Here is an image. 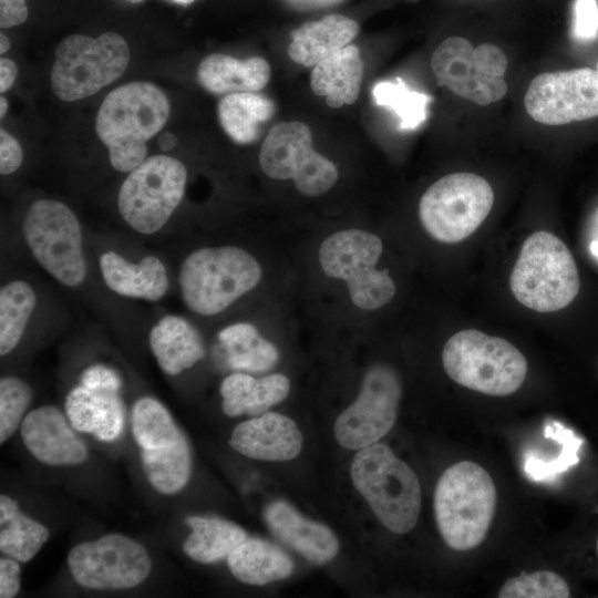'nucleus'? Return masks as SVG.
I'll list each match as a JSON object with an SVG mask.
<instances>
[{
    "label": "nucleus",
    "instance_id": "2eb2a0df",
    "mask_svg": "<svg viewBox=\"0 0 598 598\" xmlns=\"http://www.w3.org/2000/svg\"><path fill=\"white\" fill-rule=\"evenodd\" d=\"M401 396L398 373L386 364L371 367L358 398L334 422L333 432L339 444L360 450L379 442L396 422Z\"/></svg>",
    "mask_w": 598,
    "mask_h": 598
},
{
    "label": "nucleus",
    "instance_id": "4c0bfd02",
    "mask_svg": "<svg viewBox=\"0 0 598 598\" xmlns=\"http://www.w3.org/2000/svg\"><path fill=\"white\" fill-rule=\"evenodd\" d=\"M574 35L581 41H591L598 35L597 0H576L574 6Z\"/></svg>",
    "mask_w": 598,
    "mask_h": 598
},
{
    "label": "nucleus",
    "instance_id": "bb28decb",
    "mask_svg": "<svg viewBox=\"0 0 598 598\" xmlns=\"http://www.w3.org/2000/svg\"><path fill=\"white\" fill-rule=\"evenodd\" d=\"M230 573L239 581L262 586L289 577L290 557L278 546L259 538H246L227 557Z\"/></svg>",
    "mask_w": 598,
    "mask_h": 598
},
{
    "label": "nucleus",
    "instance_id": "79ce46f5",
    "mask_svg": "<svg viewBox=\"0 0 598 598\" xmlns=\"http://www.w3.org/2000/svg\"><path fill=\"white\" fill-rule=\"evenodd\" d=\"M28 18L24 0H0V27L11 28L23 23Z\"/></svg>",
    "mask_w": 598,
    "mask_h": 598
},
{
    "label": "nucleus",
    "instance_id": "c03bdc74",
    "mask_svg": "<svg viewBox=\"0 0 598 598\" xmlns=\"http://www.w3.org/2000/svg\"><path fill=\"white\" fill-rule=\"evenodd\" d=\"M177 138L172 133H164L158 138V146L163 151H171L176 145Z\"/></svg>",
    "mask_w": 598,
    "mask_h": 598
},
{
    "label": "nucleus",
    "instance_id": "4468645a",
    "mask_svg": "<svg viewBox=\"0 0 598 598\" xmlns=\"http://www.w3.org/2000/svg\"><path fill=\"white\" fill-rule=\"evenodd\" d=\"M68 565L80 586L96 590L136 587L152 570L145 547L121 534L78 544L68 555Z\"/></svg>",
    "mask_w": 598,
    "mask_h": 598
},
{
    "label": "nucleus",
    "instance_id": "cd10ccee",
    "mask_svg": "<svg viewBox=\"0 0 598 598\" xmlns=\"http://www.w3.org/2000/svg\"><path fill=\"white\" fill-rule=\"evenodd\" d=\"M186 524L192 533L185 539L183 550L190 559L200 564L227 559L247 538L243 528L219 517L189 516Z\"/></svg>",
    "mask_w": 598,
    "mask_h": 598
},
{
    "label": "nucleus",
    "instance_id": "de8ad7c7",
    "mask_svg": "<svg viewBox=\"0 0 598 598\" xmlns=\"http://www.w3.org/2000/svg\"><path fill=\"white\" fill-rule=\"evenodd\" d=\"M176 4H182V6H187L189 3H192L194 0H169Z\"/></svg>",
    "mask_w": 598,
    "mask_h": 598
},
{
    "label": "nucleus",
    "instance_id": "a19ab883",
    "mask_svg": "<svg viewBox=\"0 0 598 598\" xmlns=\"http://www.w3.org/2000/svg\"><path fill=\"white\" fill-rule=\"evenodd\" d=\"M21 568L17 559L8 557L0 559V597L12 598L21 587Z\"/></svg>",
    "mask_w": 598,
    "mask_h": 598
},
{
    "label": "nucleus",
    "instance_id": "603ef678",
    "mask_svg": "<svg viewBox=\"0 0 598 598\" xmlns=\"http://www.w3.org/2000/svg\"><path fill=\"white\" fill-rule=\"evenodd\" d=\"M596 69L598 70V62H597Z\"/></svg>",
    "mask_w": 598,
    "mask_h": 598
},
{
    "label": "nucleus",
    "instance_id": "1a4fd4ad",
    "mask_svg": "<svg viewBox=\"0 0 598 598\" xmlns=\"http://www.w3.org/2000/svg\"><path fill=\"white\" fill-rule=\"evenodd\" d=\"M493 203L494 193L485 178L473 173H454L425 190L419 203V217L433 239L455 244L481 226Z\"/></svg>",
    "mask_w": 598,
    "mask_h": 598
},
{
    "label": "nucleus",
    "instance_id": "412c9836",
    "mask_svg": "<svg viewBox=\"0 0 598 598\" xmlns=\"http://www.w3.org/2000/svg\"><path fill=\"white\" fill-rule=\"evenodd\" d=\"M100 269L106 286L124 297L157 301L168 289L166 268L155 256L134 264L111 250L101 255Z\"/></svg>",
    "mask_w": 598,
    "mask_h": 598
},
{
    "label": "nucleus",
    "instance_id": "f03ea898",
    "mask_svg": "<svg viewBox=\"0 0 598 598\" xmlns=\"http://www.w3.org/2000/svg\"><path fill=\"white\" fill-rule=\"evenodd\" d=\"M497 494L488 472L461 461L441 475L434 492V515L444 543L454 550L480 546L492 525Z\"/></svg>",
    "mask_w": 598,
    "mask_h": 598
},
{
    "label": "nucleus",
    "instance_id": "dca6fc26",
    "mask_svg": "<svg viewBox=\"0 0 598 598\" xmlns=\"http://www.w3.org/2000/svg\"><path fill=\"white\" fill-rule=\"evenodd\" d=\"M528 115L546 125L598 116V70L581 68L535 76L524 97Z\"/></svg>",
    "mask_w": 598,
    "mask_h": 598
},
{
    "label": "nucleus",
    "instance_id": "39448f33",
    "mask_svg": "<svg viewBox=\"0 0 598 598\" xmlns=\"http://www.w3.org/2000/svg\"><path fill=\"white\" fill-rule=\"evenodd\" d=\"M514 297L538 312H554L577 297L580 279L576 261L556 235L539 230L524 241L509 279Z\"/></svg>",
    "mask_w": 598,
    "mask_h": 598
},
{
    "label": "nucleus",
    "instance_id": "6e6552de",
    "mask_svg": "<svg viewBox=\"0 0 598 598\" xmlns=\"http://www.w3.org/2000/svg\"><path fill=\"white\" fill-rule=\"evenodd\" d=\"M128 61L127 43L115 32H104L97 38L69 35L55 49L52 90L68 102L91 96L116 81Z\"/></svg>",
    "mask_w": 598,
    "mask_h": 598
},
{
    "label": "nucleus",
    "instance_id": "0eeeda50",
    "mask_svg": "<svg viewBox=\"0 0 598 598\" xmlns=\"http://www.w3.org/2000/svg\"><path fill=\"white\" fill-rule=\"evenodd\" d=\"M382 251L379 236L349 228L328 236L318 257L326 276L347 283L353 305L371 311L390 302L396 291L389 271L375 268Z\"/></svg>",
    "mask_w": 598,
    "mask_h": 598
},
{
    "label": "nucleus",
    "instance_id": "f3484780",
    "mask_svg": "<svg viewBox=\"0 0 598 598\" xmlns=\"http://www.w3.org/2000/svg\"><path fill=\"white\" fill-rule=\"evenodd\" d=\"M62 412L44 405L29 412L21 423V439L40 463L50 466L78 465L89 455Z\"/></svg>",
    "mask_w": 598,
    "mask_h": 598
},
{
    "label": "nucleus",
    "instance_id": "8fccbe9b",
    "mask_svg": "<svg viewBox=\"0 0 598 598\" xmlns=\"http://www.w3.org/2000/svg\"><path fill=\"white\" fill-rule=\"evenodd\" d=\"M596 554H597V557H598V535L596 537Z\"/></svg>",
    "mask_w": 598,
    "mask_h": 598
},
{
    "label": "nucleus",
    "instance_id": "7c9ffc66",
    "mask_svg": "<svg viewBox=\"0 0 598 598\" xmlns=\"http://www.w3.org/2000/svg\"><path fill=\"white\" fill-rule=\"evenodd\" d=\"M49 536V529L23 515L14 499L0 496V549L4 555L21 563L29 561Z\"/></svg>",
    "mask_w": 598,
    "mask_h": 598
},
{
    "label": "nucleus",
    "instance_id": "6ab92c4d",
    "mask_svg": "<svg viewBox=\"0 0 598 598\" xmlns=\"http://www.w3.org/2000/svg\"><path fill=\"white\" fill-rule=\"evenodd\" d=\"M270 532L315 565L331 561L339 542L327 526L309 520L283 501L270 503L264 512Z\"/></svg>",
    "mask_w": 598,
    "mask_h": 598
},
{
    "label": "nucleus",
    "instance_id": "49530a36",
    "mask_svg": "<svg viewBox=\"0 0 598 598\" xmlns=\"http://www.w3.org/2000/svg\"><path fill=\"white\" fill-rule=\"evenodd\" d=\"M0 105H1V107H0V116L2 118L4 116L7 110H8V101H7L6 97H3V96L0 97Z\"/></svg>",
    "mask_w": 598,
    "mask_h": 598
},
{
    "label": "nucleus",
    "instance_id": "2f4dec72",
    "mask_svg": "<svg viewBox=\"0 0 598 598\" xmlns=\"http://www.w3.org/2000/svg\"><path fill=\"white\" fill-rule=\"evenodd\" d=\"M145 475L161 494L173 495L187 484L192 473V455L187 439L152 451H141Z\"/></svg>",
    "mask_w": 598,
    "mask_h": 598
},
{
    "label": "nucleus",
    "instance_id": "20e7f679",
    "mask_svg": "<svg viewBox=\"0 0 598 598\" xmlns=\"http://www.w3.org/2000/svg\"><path fill=\"white\" fill-rule=\"evenodd\" d=\"M261 276L259 262L239 247L199 248L181 266L182 298L193 312L214 316L252 290Z\"/></svg>",
    "mask_w": 598,
    "mask_h": 598
},
{
    "label": "nucleus",
    "instance_id": "a878e982",
    "mask_svg": "<svg viewBox=\"0 0 598 598\" xmlns=\"http://www.w3.org/2000/svg\"><path fill=\"white\" fill-rule=\"evenodd\" d=\"M148 341L158 365L168 375L192 368L206 353L196 329L177 316L162 318L152 328Z\"/></svg>",
    "mask_w": 598,
    "mask_h": 598
},
{
    "label": "nucleus",
    "instance_id": "f257e3e1",
    "mask_svg": "<svg viewBox=\"0 0 598 598\" xmlns=\"http://www.w3.org/2000/svg\"><path fill=\"white\" fill-rule=\"evenodd\" d=\"M169 110L166 94L150 82L126 83L105 96L95 131L116 171L131 172L145 159L146 142L163 128Z\"/></svg>",
    "mask_w": 598,
    "mask_h": 598
},
{
    "label": "nucleus",
    "instance_id": "c9c22d12",
    "mask_svg": "<svg viewBox=\"0 0 598 598\" xmlns=\"http://www.w3.org/2000/svg\"><path fill=\"white\" fill-rule=\"evenodd\" d=\"M499 598H568L567 581L550 570H537L507 579L501 587Z\"/></svg>",
    "mask_w": 598,
    "mask_h": 598
},
{
    "label": "nucleus",
    "instance_id": "4be33fe9",
    "mask_svg": "<svg viewBox=\"0 0 598 598\" xmlns=\"http://www.w3.org/2000/svg\"><path fill=\"white\" fill-rule=\"evenodd\" d=\"M270 80V66L259 56L238 60L230 55H207L197 69V81L207 92L221 95L255 93Z\"/></svg>",
    "mask_w": 598,
    "mask_h": 598
},
{
    "label": "nucleus",
    "instance_id": "5701e85b",
    "mask_svg": "<svg viewBox=\"0 0 598 598\" xmlns=\"http://www.w3.org/2000/svg\"><path fill=\"white\" fill-rule=\"evenodd\" d=\"M358 32V23L342 14H329L306 22L291 32L289 58L303 66H315L348 45Z\"/></svg>",
    "mask_w": 598,
    "mask_h": 598
},
{
    "label": "nucleus",
    "instance_id": "423d86ee",
    "mask_svg": "<svg viewBox=\"0 0 598 598\" xmlns=\"http://www.w3.org/2000/svg\"><path fill=\"white\" fill-rule=\"evenodd\" d=\"M442 362L454 382L493 396L516 392L528 370L526 358L513 343L474 329L462 330L446 341Z\"/></svg>",
    "mask_w": 598,
    "mask_h": 598
},
{
    "label": "nucleus",
    "instance_id": "c756f323",
    "mask_svg": "<svg viewBox=\"0 0 598 598\" xmlns=\"http://www.w3.org/2000/svg\"><path fill=\"white\" fill-rule=\"evenodd\" d=\"M218 339L227 353V364L234 370L266 372L279 360L276 346L250 323L230 324L218 332Z\"/></svg>",
    "mask_w": 598,
    "mask_h": 598
},
{
    "label": "nucleus",
    "instance_id": "3c124183",
    "mask_svg": "<svg viewBox=\"0 0 598 598\" xmlns=\"http://www.w3.org/2000/svg\"><path fill=\"white\" fill-rule=\"evenodd\" d=\"M128 1H131V2H140L142 0H128Z\"/></svg>",
    "mask_w": 598,
    "mask_h": 598
},
{
    "label": "nucleus",
    "instance_id": "ddd939ff",
    "mask_svg": "<svg viewBox=\"0 0 598 598\" xmlns=\"http://www.w3.org/2000/svg\"><path fill=\"white\" fill-rule=\"evenodd\" d=\"M262 172L274 179H292L305 196H320L338 181L336 165L313 150L310 128L302 122L271 127L259 153Z\"/></svg>",
    "mask_w": 598,
    "mask_h": 598
},
{
    "label": "nucleus",
    "instance_id": "f704fd0d",
    "mask_svg": "<svg viewBox=\"0 0 598 598\" xmlns=\"http://www.w3.org/2000/svg\"><path fill=\"white\" fill-rule=\"evenodd\" d=\"M372 96L378 105L396 114L401 130L419 127L426 118V106L431 100L424 93L410 90L400 78L378 82L372 89Z\"/></svg>",
    "mask_w": 598,
    "mask_h": 598
},
{
    "label": "nucleus",
    "instance_id": "f8f14e48",
    "mask_svg": "<svg viewBox=\"0 0 598 598\" xmlns=\"http://www.w3.org/2000/svg\"><path fill=\"white\" fill-rule=\"evenodd\" d=\"M431 68L439 85L478 105L497 102L507 92V59L492 43L474 48L464 38H447L433 52Z\"/></svg>",
    "mask_w": 598,
    "mask_h": 598
},
{
    "label": "nucleus",
    "instance_id": "9d476101",
    "mask_svg": "<svg viewBox=\"0 0 598 598\" xmlns=\"http://www.w3.org/2000/svg\"><path fill=\"white\" fill-rule=\"evenodd\" d=\"M187 172L182 162L167 155L145 158L123 182L117 197L118 212L136 231H158L179 205Z\"/></svg>",
    "mask_w": 598,
    "mask_h": 598
},
{
    "label": "nucleus",
    "instance_id": "c85d7f7f",
    "mask_svg": "<svg viewBox=\"0 0 598 598\" xmlns=\"http://www.w3.org/2000/svg\"><path fill=\"white\" fill-rule=\"evenodd\" d=\"M276 112L274 102L256 93H231L218 103V121L226 134L238 144L255 142Z\"/></svg>",
    "mask_w": 598,
    "mask_h": 598
},
{
    "label": "nucleus",
    "instance_id": "b1692460",
    "mask_svg": "<svg viewBox=\"0 0 598 598\" xmlns=\"http://www.w3.org/2000/svg\"><path fill=\"white\" fill-rule=\"evenodd\" d=\"M362 76L359 49L348 44L313 66L310 86L316 95L326 97L330 107L337 109L358 100Z\"/></svg>",
    "mask_w": 598,
    "mask_h": 598
},
{
    "label": "nucleus",
    "instance_id": "393cba45",
    "mask_svg": "<svg viewBox=\"0 0 598 598\" xmlns=\"http://www.w3.org/2000/svg\"><path fill=\"white\" fill-rule=\"evenodd\" d=\"M289 391V379L280 373L256 379L248 373L234 372L226 377L219 386L221 408L228 416L262 414L272 405L282 402Z\"/></svg>",
    "mask_w": 598,
    "mask_h": 598
},
{
    "label": "nucleus",
    "instance_id": "a211bd4d",
    "mask_svg": "<svg viewBox=\"0 0 598 598\" xmlns=\"http://www.w3.org/2000/svg\"><path fill=\"white\" fill-rule=\"evenodd\" d=\"M229 445L241 455L260 461H289L302 447V435L290 417L265 412L238 424Z\"/></svg>",
    "mask_w": 598,
    "mask_h": 598
},
{
    "label": "nucleus",
    "instance_id": "58836bf2",
    "mask_svg": "<svg viewBox=\"0 0 598 598\" xmlns=\"http://www.w3.org/2000/svg\"><path fill=\"white\" fill-rule=\"evenodd\" d=\"M81 384L89 389L118 392L121 379L114 370L105 365L95 364L84 370Z\"/></svg>",
    "mask_w": 598,
    "mask_h": 598
},
{
    "label": "nucleus",
    "instance_id": "a18cd8bd",
    "mask_svg": "<svg viewBox=\"0 0 598 598\" xmlns=\"http://www.w3.org/2000/svg\"><path fill=\"white\" fill-rule=\"evenodd\" d=\"M10 48V40L8 37L1 32L0 33V52L1 54L6 53L8 49Z\"/></svg>",
    "mask_w": 598,
    "mask_h": 598
},
{
    "label": "nucleus",
    "instance_id": "72a5a7b5",
    "mask_svg": "<svg viewBox=\"0 0 598 598\" xmlns=\"http://www.w3.org/2000/svg\"><path fill=\"white\" fill-rule=\"evenodd\" d=\"M37 302L32 287L14 280L0 290V354L10 353L19 343Z\"/></svg>",
    "mask_w": 598,
    "mask_h": 598
},
{
    "label": "nucleus",
    "instance_id": "aec40b11",
    "mask_svg": "<svg viewBox=\"0 0 598 598\" xmlns=\"http://www.w3.org/2000/svg\"><path fill=\"white\" fill-rule=\"evenodd\" d=\"M65 412L73 429L100 441L111 442L124 426V411L117 392L79 385L65 399Z\"/></svg>",
    "mask_w": 598,
    "mask_h": 598
},
{
    "label": "nucleus",
    "instance_id": "473e14b6",
    "mask_svg": "<svg viewBox=\"0 0 598 598\" xmlns=\"http://www.w3.org/2000/svg\"><path fill=\"white\" fill-rule=\"evenodd\" d=\"M131 424L141 451L161 450L186 437L168 410L148 396L137 400L133 405Z\"/></svg>",
    "mask_w": 598,
    "mask_h": 598
},
{
    "label": "nucleus",
    "instance_id": "9b49d317",
    "mask_svg": "<svg viewBox=\"0 0 598 598\" xmlns=\"http://www.w3.org/2000/svg\"><path fill=\"white\" fill-rule=\"evenodd\" d=\"M24 239L39 265L68 287L82 283L86 265L82 230L74 213L54 199H39L28 209Z\"/></svg>",
    "mask_w": 598,
    "mask_h": 598
},
{
    "label": "nucleus",
    "instance_id": "ea45409f",
    "mask_svg": "<svg viewBox=\"0 0 598 598\" xmlns=\"http://www.w3.org/2000/svg\"><path fill=\"white\" fill-rule=\"evenodd\" d=\"M23 159L19 142L3 128L0 130V173L9 175L16 172Z\"/></svg>",
    "mask_w": 598,
    "mask_h": 598
},
{
    "label": "nucleus",
    "instance_id": "e433bc0d",
    "mask_svg": "<svg viewBox=\"0 0 598 598\" xmlns=\"http://www.w3.org/2000/svg\"><path fill=\"white\" fill-rule=\"evenodd\" d=\"M32 400V390L23 380L6 377L0 380V442L4 443L24 419Z\"/></svg>",
    "mask_w": 598,
    "mask_h": 598
},
{
    "label": "nucleus",
    "instance_id": "7ed1b4c3",
    "mask_svg": "<svg viewBox=\"0 0 598 598\" xmlns=\"http://www.w3.org/2000/svg\"><path fill=\"white\" fill-rule=\"evenodd\" d=\"M350 474L381 523L395 534H406L421 511V485L415 472L383 443H373L354 455Z\"/></svg>",
    "mask_w": 598,
    "mask_h": 598
},
{
    "label": "nucleus",
    "instance_id": "09e8293b",
    "mask_svg": "<svg viewBox=\"0 0 598 598\" xmlns=\"http://www.w3.org/2000/svg\"><path fill=\"white\" fill-rule=\"evenodd\" d=\"M591 251L594 252V255L598 258V241H594L591 244Z\"/></svg>",
    "mask_w": 598,
    "mask_h": 598
},
{
    "label": "nucleus",
    "instance_id": "37998d69",
    "mask_svg": "<svg viewBox=\"0 0 598 598\" xmlns=\"http://www.w3.org/2000/svg\"><path fill=\"white\" fill-rule=\"evenodd\" d=\"M18 74V68L13 61L7 58L0 59V92L9 90Z\"/></svg>",
    "mask_w": 598,
    "mask_h": 598
}]
</instances>
